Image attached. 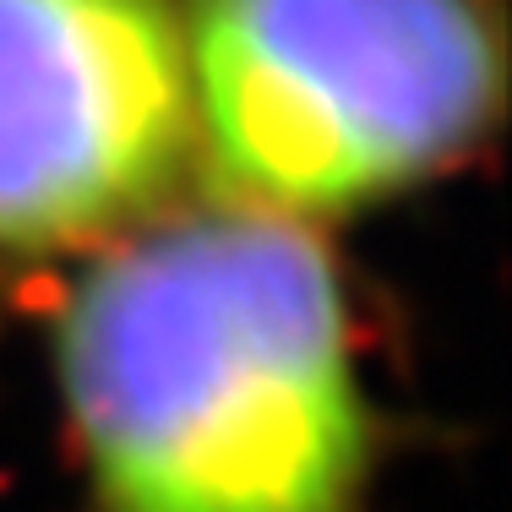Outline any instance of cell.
<instances>
[{
  "mask_svg": "<svg viewBox=\"0 0 512 512\" xmlns=\"http://www.w3.org/2000/svg\"><path fill=\"white\" fill-rule=\"evenodd\" d=\"M71 512H376L387 414L344 256L186 197L44 284Z\"/></svg>",
  "mask_w": 512,
  "mask_h": 512,
  "instance_id": "obj_1",
  "label": "cell"
},
{
  "mask_svg": "<svg viewBox=\"0 0 512 512\" xmlns=\"http://www.w3.org/2000/svg\"><path fill=\"white\" fill-rule=\"evenodd\" d=\"M197 191L333 229L453 180L507 109L502 0H186Z\"/></svg>",
  "mask_w": 512,
  "mask_h": 512,
  "instance_id": "obj_2",
  "label": "cell"
},
{
  "mask_svg": "<svg viewBox=\"0 0 512 512\" xmlns=\"http://www.w3.org/2000/svg\"><path fill=\"white\" fill-rule=\"evenodd\" d=\"M197 197L186 0H0V284Z\"/></svg>",
  "mask_w": 512,
  "mask_h": 512,
  "instance_id": "obj_3",
  "label": "cell"
}]
</instances>
